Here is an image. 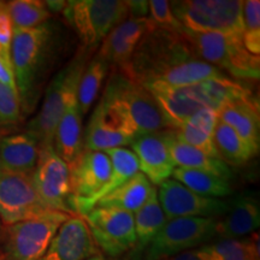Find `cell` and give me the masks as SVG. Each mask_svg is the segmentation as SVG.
Returning a JSON list of instances; mask_svg holds the SVG:
<instances>
[{
	"mask_svg": "<svg viewBox=\"0 0 260 260\" xmlns=\"http://www.w3.org/2000/svg\"><path fill=\"white\" fill-rule=\"evenodd\" d=\"M112 260H145L144 259V252L138 251V249H134L128 254L121 256V258H117V259H112Z\"/></svg>",
	"mask_w": 260,
	"mask_h": 260,
	"instance_id": "cell-40",
	"label": "cell"
},
{
	"mask_svg": "<svg viewBox=\"0 0 260 260\" xmlns=\"http://www.w3.org/2000/svg\"><path fill=\"white\" fill-rule=\"evenodd\" d=\"M165 260H209L207 256L205 255V253L201 247H198V248L189 249V251H186L183 253H180V254L171 256V258L165 259Z\"/></svg>",
	"mask_w": 260,
	"mask_h": 260,
	"instance_id": "cell-38",
	"label": "cell"
},
{
	"mask_svg": "<svg viewBox=\"0 0 260 260\" xmlns=\"http://www.w3.org/2000/svg\"><path fill=\"white\" fill-rule=\"evenodd\" d=\"M82 218L86 220L93 241L103 255L117 259L135 249L133 213L113 207H94Z\"/></svg>",
	"mask_w": 260,
	"mask_h": 260,
	"instance_id": "cell-11",
	"label": "cell"
},
{
	"mask_svg": "<svg viewBox=\"0 0 260 260\" xmlns=\"http://www.w3.org/2000/svg\"><path fill=\"white\" fill-rule=\"evenodd\" d=\"M0 83L5 84V86L10 87L11 89L17 90L14 75V68H12V60L5 59L2 56H0Z\"/></svg>",
	"mask_w": 260,
	"mask_h": 260,
	"instance_id": "cell-36",
	"label": "cell"
},
{
	"mask_svg": "<svg viewBox=\"0 0 260 260\" xmlns=\"http://www.w3.org/2000/svg\"><path fill=\"white\" fill-rule=\"evenodd\" d=\"M172 177L186 186L188 189L206 198L219 199V198L228 197L233 191L229 181L206 171L176 168L172 172Z\"/></svg>",
	"mask_w": 260,
	"mask_h": 260,
	"instance_id": "cell-28",
	"label": "cell"
},
{
	"mask_svg": "<svg viewBox=\"0 0 260 260\" xmlns=\"http://www.w3.org/2000/svg\"><path fill=\"white\" fill-rule=\"evenodd\" d=\"M69 168L71 198L69 206L75 216L83 217L92 210V203L109 182L112 165L102 151L83 149Z\"/></svg>",
	"mask_w": 260,
	"mask_h": 260,
	"instance_id": "cell-10",
	"label": "cell"
},
{
	"mask_svg": "<svg viewBox=\"0 0 260 260\" xmlns=\"http://www.w3.org/2000/svg\"><path fill=\"white\" fill-rule=\"evenodd\" d=\"M98 253L100 252L86 220L80 216H71L59 228L39 260H86Z\"/></svg>",
	"mask_w": 260,
	"mask_h": 260,
	"instance_id": "cell-15",
	"label": "cell"
},
{
	"mask_svg": "<svg viewBox=\"0 0 260 260\" xmlns=\"http://www.w3.org/2000/svg\"><path fill=\"white\" fill-rule=\"evenodd\" d=\"M0 260H2V256H0Z\"/></svg>",
	"mask_w": 260,
	"mask_h": 260,
	"instance_id": "cell-45",
	"label": "cell"
},
{
	"mask_svg": "<svg viewBox=\"0 0 260 260\" xmlns=\"http://www.w3.org/2000/svg\"><path fill=\"white\" fill-rule=\"evenodd\" d=\"M134 138L126 132L117 117L100 102L93 111L86 134L83 149L106 152L109 149L125 147L132 145Z\"/></svg>",
	"mask_w": 260,
	"mask_h": 260,
	"instance_id": "cell-18",
	"label": "cell"
},
{
	"mask_svg": "<svg viewBox=\"0 0 260 260\" xmlns=\"http://www.w3.org/2000/svg\"><path fill=\"white\" fill-rule=\"evenodd\" d=\"M209 260H260L259 235L251 234L246 239H224L201 246Z\"/></svg>",
	"mask_w": 260,
	"mask_h": 260,
	"instance_id": "cell-29",
	"label": "cell"
},
{
	"mask_svg": "<svg viewBox=\"0 0 260 260\" xmlns=\"http://www.w3.org/2000/svg\"><path fill=\"white\" fill-rule=\"evenodd\" d=\"M86 260H106V259H105V256L102 254V253H98V254H94L90 256V258L86 259Z\"/></svg>",
	"mask_w": 260,
	"mask_h": 260,
	"instance_id": "cell-41",
	"label": "cell"
},
{
	"mask_svg": "<svg viewBox=\"0 0 260 260\" xmlns=\"http://www.w3.org/2000/svg\"><path fill=\"white\" fill-rule=\"evenodd\" d=\"M219 121L235 130L255 154L260 145L259 105L253 96L225 104L217 112Z\"/></svg>",
	"mask_w": 260,
	"mask_h": 260,
	"instance_id": "cell-19",
	"label": "cell"
},
{
	"mask_svg": "<svg viewBox=\"0 0 260 260\" xmlns=\"http://www.w3.org/2000/svg\"><path fill=\"white\" fill-rule=\"evenodd\" d=\"M88 61L87 50H82L64 69L52 79L45 90L40 111L29 122L27 134L37 141L39 148L53 146L56 129L69 100L77 93L80 79Z\"/></svg>",
	"mask_w": 260,
	"mask_h": 260,
	"instance_id": "cell-4",
	"label": "cell"
},
{
	"mask_svg": "<svg viewBox=\"0 0 260 260\" xmlns=\"http://www.w3.org/2000/svg\"><path fill=\"white\" fill-rule=\"evenodd\" d=\"M242 42L249 53L260 54V2L247 0L242 4Z\"/></svg>",
	"mask_w": 260,
	"mask_h": 260,
	"instance_id": "cell-32",
	"label": "cell"
},
{
	"mask_svg": "<svg viewBox=\"0 0 260 260\" xmlns=\"http://www.w3.org/2000/svg\"><path fill=\"white\" fill-rule=\"evenodd\" d=\"M53 148L67 164L74 161L83 151L82 113L77 102V93L69 100L58 123Z\"/></svg>",
	"mask_w": 260,
	"mask_h": 260,
	"instance_id": "cell-22",
	"label": "cell"
},
{
	"mask_svg": "<svg viewBox=\"0 0 260 260\" xmlns=\"http://www.w3.org/2000/svg\"><path fill=\"white\" fill-rule=\"evenodd\" d=\"M167 140L169 151H170L171 158L176 168L195 169V170L206 171L210 174L217 175L224 180H230L232 170L220 159L210 157V155L201 152L200 149L178 141L175 138L172 129H167Z\"/></svg>",
	"mask_w": 260,
	"mask_h": 260,
	"instance_id": "cell-24",
	"label": "cell"
},
{
	"mask_svg": "<svg viewBox=\"0 0 260 260\" xmlns=\"http://www.w3.org/2000/svg\"><path fill=\"white\" fill-rule=\"evenodd\" d=\"M59 34L56 25L48 22L32 29H14L11 60L24 115L37 106L42 84L59 52Z\"/></svg>",
	"mask_w": 260,
	"mask_h": 260,
	"instance_id": "cell-1",
	"label": "cell"
},
{
	"mask_svg": "<svg viewBox=\"0 0 260 260\" xmlns=\"http://www.w3.org/2000/svg\"><path fill=\"white\" fill-rule=\"evenodd\" d=\"M6 11L14 29L37 28L51 17L46 3L41 0H12L6 3Z\"/></svg>",
	"mask_w": 260,
	"mask_h": 260,
	"instance_id": "cell-31",
	"label": "cell"
},
{
	"mask_svg": "<svg viewBox=\"0 0 260 260\" xmlns=\"http://www.w3.org/2000/svg\"><path fill=\"white\" fill-rule=\"evenodd\" d=\"M157 191L168 220L183 217L218 219L229 210L228 201L194 193L174 178L162 182Z\"/></svg>",
	"mask_w": 260,
	"mask_h": 260,
	"instance_id": "cell-13",
	"label": "cell"
},
{
	"mask_svg": "<svg viewBox=\"0 0 260 260\" xmlns=\"http://www.w3.org/2000/svg\"><path fill=\"white\" fill-rule=\"evenodd\" d=\"M260 224V207L255 198L241 195L229 204V210L216 222V236L224 239H240L253 234Z\"/></svg>",
	"mask_w": 260,
	"mask_h": 260,
	"instance_id": "cell-20",
	"label": "cell"
},
{
	"mask_svg": "<svg viewBox=\"0 0 260 260\" xmlns=\"http://www.w3.org/2000/svg\"><path fill=\"white\" fill-rule=\"evenodd\" d=\"M71 217L48 210L32 218L5 226L0 242L2 260H39L59 228Z\"/></svg>",
	"mask_w": 260,
	"mask_h": 260,
	"instance_id": "cell-6",
	"label": "cell"
},
{
	"mask_svg": "<svg viewBox=\"0 0 260 260\" xmlns=\"http://www.w3.org/2000/svg\"><path fill=\"white\" fill-rule=\"evenodd\" d=\"M128 3L130 18L147 17L148 15V2H126Z\"/></svg>",
	"mask_w": 260,
	"mask_h": 260,
	"instance_id": "cell-37",
	"label": "cell"
},
{
	"mask_svg": "<svg viewBox=\"0 0 260 260\" xmlns=\"http://www.w3.org/2000/svg\"><path fill=\"white\" fill-rule=\"evenodd\" d=\"M100 102L117 117L134 139L168 129L153 95L121 71L113 73L107 81Z\"/></svg>",
	"mask_w": 260,
	"mask_h": 260,
	"instance_id": "cell-2",
	"label": "cell"
},
{
	"mask_svg": "<svg viewBox=\"0 0 260 260\" xmlns=\"http://www.w3.org/2000/svg\"><path fill=\"white\" fill-rule=\"evenodd\" d=\"M48 11L51 12H63L65 6H67V2H45Z\"/></svg>",
	"mask_w": 260,
	"mask_h": 260,
	"instance_id": "cell-39",
	"label": "cell"
},
{
	"mask_svg": "<svg viewBox=\"0 0 260 260\" xmlns=\"http://www.w3.org/2000/svg\"><path fill=\"white\" fill-rule=\"evenodd\" d=\"M218 116L209 107L201 109L178 129L174 130L175 138L183 144L200 149L212 158H218L213 142V132L216 128Z\"/></svg>",
	"mask_w": 260,
	"mask_h": 260,
	"instance_id": "cell-23",
	"label": "cell"
},
{
	"mask_svg": "<svg viewBox=\"0 0 260 260\" xmlns=\"http://www.w3.org/2000/svg\"><path fill=\"white\" fill-rule=\"evenodd\" d=\"M109 67L110 65L96 54L84 68L77 88V102L82 115H86L95 102Z\"/></svg>",
	"mask_w": 260,
	"mask_h": 260,
	"instance_id": "cell-30",
	"label": "cell"
},
{
	"mask_svg": "<svg viewBox=\"0 0 260 260\" xmlns=\"http://www.w3.org/2000/svg\"><path fill=\"white\" fill-rule=\"evenodd\" d=\"M154 24L149 17L128 18L113 29L102 42L98 56L109 65H116L123 73L128 69L133 54L144 35Z\"/></svg>",
	"mask_w": 260,
	"mask_h": 260,
	"instance_id": "cell-17",
	"label": "cell"
},
{
	"mask_svg": "<svg viewBox=\"0 0 260 260\" xmlns=\"http://www.w3.org/2000/svg\"><path fill=\"white\" fill-rule=\"evenodd\" d=\"M3 174H4V172H3V168H2V162H0V177L3 176Z\"/></svg>",
	"mask_w": 260,
	"mask_h": 260,
	"instance_id": "cell-44",
	"label": "cell"
},
{
	"mask_svg": "<svg viewBox=\"0 0 260 260\" xmlns=\"http://www.w3.org/2000/svg\"><path fill=\"white\" fill-rule=\"evenodd\" d=\"M48 210L35 190L31 175L3 174L0 177V222L4 226L37 217Z\"/></svg>",
	"mask_w": 260,
	"mask_h": 260,
	"instance_id": "cell-14",
	"label": "cell"
},
{
	"mask_svg": "<svg viewBox=\"0 0 260 260\" xmlns=\"http://www.w3.org/2000/svg\"><path fill=\"white\" fill-rule=\"evenodd\" d=\"M12 37H14V25L5 8L0 11V56L9 60H11Z\"/></svg>",
	"mask_w": 260,
	"mask_h": 260,
	"instance_id": "cell-35",
	"label": "cell"
},
{
	"mask_svg": "<svg viewBox=\"0 0 260 260\" xmlns=\"http://www.w3.org/2000/svg\"><path fill=\"white\" fill-rule=\"evenodd\" d=\"M164 211L158 199L157 188L152 190L151 197L134 213V225L136 235L135 249L144 252L152 240L157 236L161 228L167 223Z\"/></svg>",
	"mask_w": 260,
	"mask_h": 260,
	"instance_id": "cell-26",
	"label": "cell"
},
{
	"mask_svg": "<svg viewBox=\"0 0 260 260\" xmlns=\"http://www.w3.org/2000/svg\"><path fill=\"white\" fill-rule=\"evenodd\" d=\"M240 0H184L170 3L182 27L194 32H219L242 38Z\"/></svg>",
	"mask_w": 260,
	"mask_h": 260,
	"instance_id": "cell-7",
	"label": "cell"
},
{
	"mask_svg": "<svg viewBox=\"0 0 260 260\" xmlns=\"http://www.w3.org/2000/svg\"><path fill=\"white\" fill-rule=\"evenodd\" d=\"M31 181L38 195L48 209L75 216L69 206V168L57 154L53 146L39 148V158L31 174Z\"/></svg>",
	"mask_w": 260,
	"mask_h": 260,
	"instance_id": "cell-12",
	"label": "cell"
},
{
	"mask_svg": "<svg viewBox=\"0 0 260 260\" xmlns=\"http://www.w3.org/2000/svg\"><path fill=\"white\" fill-rule=\"evenodd\" d=\"M217 218L183 217L169 219L145 249V260H165L204 246L216 236Z\"/></svg>",
	"mask_w": 260,
	"mask_h": 260,
	"instance_id": "cell-9",
	"label": "cell"
},
{
	"mask_svg": "<svg viewBox=\"0 0 260 260\" xmlns=\"http://www.w3.org/2000/svg\"><path fill=\"white\" fill-rule=\"evenodd\" d=\"M38 158L39 146L27 133L0 138V162L4 174L31 175Z\"/></svg>",
	"mask_w": 260,
	"mask_h": 260,
	"instance_id": "cell-21",
	"label": "cell"
},
{
	"mask_svg": "<svg viewBox=\"0 0 260 260\" xmlns=\"http://www.w3.org/2000/svg\"><path fill=\"white\" fill-rule=\"evenodd\" d=\"M132 147L138 158L140 172L153 186H160L172 176L176 165L169 151L167 129L138 136L132 142Z\"/></svg>",
	"mask_w": 260,
	"mask_h": 260,
	"instance_id": "cell-16",
	"label": "cell"
},
{
	"mask_svg": "<svg viewBox=\"0 0 260 260\" xmlns=\"http://www.w3.org/2000/svg\"><path fill=\"white\" fill-rule=\"evenodd\" d=\"M63 14L73 24L84 50L99 45L129 17L128 3L119 0H73Z\"/></svg>",
	"mask_w": 260,
	"mask_h": 260,
	"instance_id": "cell-8",
	"label": "cell"
},
{
	"mask_svg": "<svg viewBox=\"0 0 260 260\" xmlns=\"http://www.w3.org/2000/svg\"><path fill=\"white\" fill-rule=\"evenodd\" d=\"M5 8H6V2H2V0H0V11H3Z\"/></svg>",
	"mask_w": 260,
	"mask_h": 260,
	"instance_id": "cell-43",
	"label": "cell"
},
{
	"mask_svg": "<svg viewBox=\"0 0 260 260\" xmlns=\"http://www.w3.org/2000/svg\"><path fill=\"white\" fill-rule=\"evenodd\" d=\"M153 189V184L148 178L142 172H138L124 184L98 201L95 207H113L134 214L148 200Z\"/></svg>",
	"mask_w": 260,
	"mask_h": 260,
	"instance_id": "cell-25",
	"label": "cell"
},
{
	"mask_svg": "<svg viewBox=\"0 0 260 260\" xmlns=\"http://www.w3.org/2000/svg\"><path fill=\"white\" fill-rule=\"evenodd\" d=\"M194 58L198 57L183 32L164 30L154 25L144 35L128 69L122 74L147 88L169 70Z\"/></svg>",
	"mask_w": 260,
	"mask_h": 260,
	"instance_id": "cell-3",
	"label": "cell"
},
{
	"mask_svg": "<svg viewBox=\"0 0 260 260\" xmlns=\"http://www.w3.org/2000/svg\"><path fill=\"white\" fill-rule=\"evenodd\" d=\"M148 15L155 27L169 31L180 32L183 27L172 14L170 2L167 0H151L148 2Z\"/></svg>",
	"mask_w": 260,
	"mask_h": 260,
	"instance_id": "cell-33",
	"label": "cell"
},
{
	"mask_svg": "<svg viewBox=\"0 0 260 260\" xmlns=\"http://www.w3.org/2000/svg\"><path fill=\"white\" fill-rule=\"evenodd\" d=\"M4 224H3L2 222H0V242H2V239H3V235H4Z\"/></svg>",
	"mask_w": 260,
	"mask_h": 260,
	"instance_id": "cell-42",
	"label": "cell"
},
{
	"mask_svg": "<svg viewBox=\"0 0 260 260\" xmlns=\"http://www.w3.org/2000/svg\"><path fill=\"white\" fill-rule=\"evenodd\" d=\"M21 104L17 90L0 83V125L17 124L21 119Z\"/></svg>",
	"mask_w": 260,
	"mask_h": 260,
	"instance_id": "cell-34",
	"label": "cell"
},
{
	"mask_svg": "<svg viewBox=\"0 0 260 260\" xmlns=\"http://www.w3.org/2000/svg\"><path fill=\"white\" fill-rule=\"evenodd\" d=\"M195 56L240 80H259V56L249 53L242 38L219 32H194L183 28Z\"/></svg>",
	"mask_w": 260,
	"mask_h": 260,
	"instance_id": "cell-5",
	"label": "cell"
},
{
	"mask_svg": "<svg viewBox=\"0 0 260 260\" xmlns=\"http://www.w3.org/2000/svg\"><path fill=\"white\" fill-rule=\"evenodd\" d=\"M213 142L220 160L228 167H241L256 155L235 130L219 119L213 132Z\"/></svg>",
	"mask_w": 260,
	"mask_h": 260,
	"instance_id": "cell-27",
	"label": "cell"
}]
</instances>
